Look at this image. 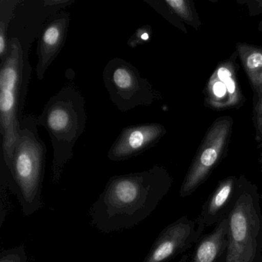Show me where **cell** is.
I'll return each mask as SVG.
<instances>
[{
    "label": "cell",
    "mask_w": 262,
    "mask_h": 262,
    "mask_svg": "<svg viewBox=\"0 0 262 262\" xmlns=\"http://www.w3.org/2000/svg\"><path fill=\"white\" fill-rule=\"evenodd\" d=\"M254 122L257 139L262 138V92L254 98Z\"/></svg>",
    "instance_id": "obj_20"
},
{
    "label": "cell",
    "mask_w": 262,
    "mask_h": 262,
    "mask_svg": "<svg viewBox=\"0 0 262 262\" xmlns=\"http://www.w3.org/2000/svg\"><path fill=\"white\" fill-rule=\"evenodd\" d=\"M228 219H223L198 245L192 262H214L228 244Z\"/></svg>",
    "instance_id": "obj_13"
},
{
    "label": "cell",
    "mask_w": 262,
    "mask_h": 262,
    "mask_svg": "<svg viewBox=\"0 0 262 262\" xmlns=\"http://www.w3.org/2000/svg\"><path fill=\"white\" fill-rule=\"evenodd\" d=\"M259 29H260V30L262 31V22L260 23V26H259Z\"/></svg>",
    "instance_id": "obj_22"
},
{
    "label": "cell",
    "mask_w": 262,
    "mask_h": 262,
    "mask_svg": "<svg viewBox=\"0 0 262 262\" xmlns=\"http://www.w3.org/2000/svg\"><path fill=\"white\" fill-rule=\"evenodd\" d=\"M29 55L16 39H9L7 58L0 70V133L2 136L1 179L15 190L13 159L23 110L32 76Z\"/></svg>",
    "instance_id": "obj_2"
},
{
    "label": "cell",
    "mask_w": 262,
    "mask_h": 262,
    "mask_svg": "<svg viewBox=\"0 0 262 262\" xmlns=\"http://www.w3.org/2000/svg\"><path fill=\"white\" fill-rule=\"evenodd\" d=\"M73 4L74 0H23L10 24L9 39H17L29 55L49 19Z\"/></svg>",
    "instance_id": "obj_7"
},
{
    "label": "cell",
    "mask_w": 262,
    "mask_h": 262,
    "mask_svg": "<svg viewBox=\"0 0 262 262\" xmlns=\"http://www.w3.org/2000/svg\"><path fill=\"white\" fill-rule=\"evenodd\" d=\"M237 49L256 98L262 92V47L237 43Z\"/></svg>",
    "instance_id": "obj_14"
},
{
    "label": "cell",
    "mask_w": 262,
    "mask_h": 262,
    "mask_svg": "<svg viewBox=\"0 0 262 262\" xmlns=\"http://www.w3.org/2000/svg\"><path fill=\"white\" fill-rule=\"evenodd\" d=\"M234 184L233 178H228L221 182L208 201L207 205L208 215H215L227 205L232 195Z\"/></svg>",
    "instance_id": "obj_16"
},
{
    "label": "cell",
    "mask_w": 262,
    "mask_h": 262,
    "mask_svg": "<svg viewBox=\"0 0 262 262\" xmlns=\"http://www.w3.org/2000/svg\"><path fill=\"white\" fill-rule=\"evenodd\" d=\"M231 119L216 121L207 133L189 171L181 187L182 197L191 194L211 172L219 162L231 133Z\"/></svg>",
    "instance_id": "obj_8"
},
{
    "label": "cell",
    "mask_w": 262,
    "mask_h": 262,
    "mask_svg": "<svg viewBox=\"0 0 262 262\" xmlns=\"http://www.w3.org/2000/svg\"><path fill=\"white\" fill-rule=\"evenodd\" d=\"M171 183L161 166L113 176L90 208L92 225L104 233L133 228L155 211Z\"/></svg>",
    "instance_id": "obj_1"
},
{
    "label": "cell",
    "mask_w": 262,
    "mask_h": 262,
    "mask_svg": "<svg viewBox=\"0 0 262 262\" xmlns=\"http://www.w3.org/2000/svg\"><path fill=\"white\" fill-rule=\"evenodd\" d=\"M168 10L188 24H193L194 16L189 1L186 0H165Z\"/></svg>",
    "instance_id": "obj_17"
},
{
    "label": "cell",
    "mask_w": 262,
    "mask_h": 262,
    "mask_svg": "<svg viewBox=\"0 0 262 262\" xmlns=\"http://www.w3.org/2000/svg\"><path fill=\"white\" fill-rule=\"evenodd\" d=\"M25 246L19 245L11 249L4 250L0 254V262H27Z\"/></svg>",
    "instance_id": "obj_19"
},
{
    "label": "cell",
    "mask_w": 262,
    "mask_h": 262,
    "mask_svg": "<svg viewBox=\"0 0 262 262\" xmlns=\"http://www.w3.org/2000/svg\"><path fill=\"white\" fill-rule=\"evenodd\" d=\"M38 125L48 132L53 149L52 182L57 184L74 154L75 145L86 126L85 98L73 85H66L46 104Z\"/></svg>",
    "instance_id": "obj_3"
},
{
    "label": "cell",
    "mask_w": 262,
    "mask_h": 262,
    "mask_svg": "<svg viewBox=\"0 0 262 262\" xmlns=\"http://www.w3.org/2000/svg\"><path fill=\"white\" fill-rule=\"evenodd\" d=\"M251 4H254L255 7H251V13L253 12H259L261 13L262 12V0H257V1H254V2H251Z\"/></svg>",
    "instance_id": "obj_21"
},
{
    "label": "cell",
    "mask_w": 262,
    "mask_h": 262,
    "mask_svg": "<svg viewBox=\"0 0 262 262\" xmlns=\"http://www.w3.org/2000/svg\"><path fill=\"white\" fill-rule=\"evenodd\" d=\"M102 76L110 100L122 113L151 105L159 98L148 79L125 59L114 58L108 61Z\"/></svg>",
    "instance_id": "obj_5"
},
{
    "label": "cell",
    "mask_w": 262,
    "mask_h": 262,
    "mask_svg": "<svg viewBox=\"0 0 262 262\" xmlns=\"http://www.w3.org/2000/svg\"><path fill=\"white\" fill-rule=\"evenodd\" d=\"M194 224L182 217L168 225L153 243L143 262H168L191 243Z\"/></svg>",
    "instance_id": "obj_11"
},
{
    "label": "cell",
    "mask_w": 262,
    "mask_h": 262,
    "mask_svg": "<svg viewBox=\"0 0 262 262\" xmlns=\"http://www.w3.org/2000/svg\"></svg>",
    "instance_id": "obj_24"
},
{
    "label": "cell",
    "mask_w": 262,
    "mask_h": 262,
    "mask_svg": "<svg viewBox=\"0 0 262 262\" xmlns=\"http://www.w3.org/2000/svg\"><path fill=\"white\" fill-rule=\"evenodd\" d=\"M242 96L233 62H224L216 69L207 86L206 102L215 108L235 106Z\"/></svg>",
    "instance_id": "obj_12"
},
{
    "label": "cell",
    "mask_w": 262,
    "mask_h": 262,
    "mask_svg": "<svg viewBox=\"0 0 262 262\" xmlns=\"http://www.w3.org/2000/svg\"><path fill=\"white\" fill-rule=\"evenodd\" d=\"M37 116H23L13 159L15 192L24 215L42 207V189L45 174L47 145L38 129Z\"/></svg>",
    "instance_id": "obj_4"
},
{
    "label": "cell",
    "mask_w": 262,
    "mask_h": 262,
    "mask_svg": "<svg viewBox=\"0 0 262 262\" xmlns=\"http://www.w3.org/2000/svg\"><path fill=\"white\" fill-rule=\"evenodd\" d=\"M152 28L149 25H144L136 30L134 34L128 39L127 45L134 49L139 46L144 45L151 39Z\"/></svg>",
    "instance_id": "obj_18"
},
{
    "label": "cell",
    "mask_w": 262,
    "mask_h": 262,
    "mask_svg": "<svg viewBox=\"0 0 262 262\" xmlns=\"http://www.w3.org/2000/svg\"><path fill=\"white\" fill-rule=\"evenodd\" d=\"M260 221L252 197L241 194L228 217L225 262H253L257 251Z\"/></svg>",
    "instance_id": "obj_6"
},
{
    "label": "cell",
    "mask_w": 262,
    "mask_h": 262,
    "mask_svg": "<svg viewBox=\"0 0 262 262\" xmlns=\"http://www.w3.org/2000/svg\"><path fill=\"white\" fill-rule=\"evenodd\" d=\"M70 24V14L67 10L59 12L49 19L37 41V63L36 73L39 80H43L50 66L62 51L67 40Z\"/></svg>",
    "instance_id": "obj_10"
},
{
    "label": "cell",
    "mask_w": 262,
    "mask_h": 262,
    "mask_svg": "<svg viewBox=\"0 0 262 262\" xmlns=\"http://www.w3.org/2000/svg\"><path fill=\"white\" fill-rule=\"evenodd\" d=\"M23 0L0 1V63L7 58L9 51L8 33L16 9Z\"/></svg>",
    "instance_id": "obj_15"
},
{
    "label": "cell",
    "mask_w": 262,
    "mask_h": 262,
    "mask_svg": "<svg viewBox=\"0 0 262 262\" xmlns=\"http://www.w3.org/2000/svg\"><path fill=\"white\" fill-rule=\"evenodd\" d=\"M165 133V127L158 123L125 127L110 147L107 156L113 162L136 157L154 146Z\"/></svg>",
    "instance_id": "obj_9"
},
{
    "label": "cell",
    "mask_w": 262,
    "mask_h": 262,
    "mask_svg": "<svg viewBox=\"0 0 262 262\" xmlns=\"http://www.w3.org/2000/svg\"><path fill=\"white\" fill-rule=\"evenodd\" d=\"M180 262H185V257H183L182 260H180Z\"/></svg>",
    "instance_id": "obj_23"
}]
</instances>
